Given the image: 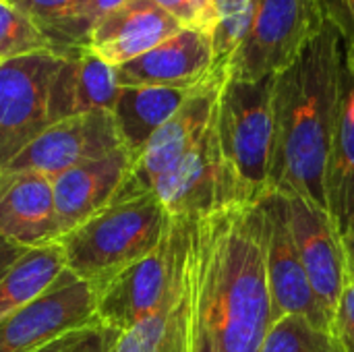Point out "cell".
Returning a JSON list of instances; mask_svg holds the SVG:
<instances>
[{
  "instance_id": "obj_1",
  "label": "cell",
  "mask_w": 354,
  "mask_h": 352,
  "mask_svg": "<svg viewBox=\"0 0 354 352\" xmlns=\"http://www.w3.org/2000/svg\"><path fill=\"white\" fill-rule=\"evenodd\" d=\"M263 201L189 222L191 352H261L274 328Z\"/></svg>"
},
{
  "instance_id": "obj_2",
  "label": "cell",
  "mask_w": 354,
  "mask_h": 352,
  "mask_svg": "<svg viewBox=\"0 0 354 352\" xmlns=\"http://www.w3.org/2000/svg\"><path fill=\"white\" fill-rule=\"evenodd\" d=\"M344 64L346 31L336 15H330L274 83L272 191L307 197L326 210Z\"/></svg>"
},
{
  "instance_id": "obj_3",
  "label": "cell",
  "mask_w": 354,
  "mask_h": 352,
  "mask_svg": "<svg viewBox=\"0 0 354 352\" xmlns=\"http://www.w3.org/2000/svg\"><path fill=\"white\" fill-rule=\"evenodd\" d=\"M172 216L153 193H120L58 243L71 274L95 288L153 253Z\"/></svg>"
},
{
  "instance_id": "obj_4",
  "label": "cell",
  "mask_w": 354,
  "mask_h": 352,
  "mask_svg": "<svg viewBox=\"0 0 354 352\" xmlns=\"http://www.w3.org/2000/svg\"><path fill=\"white\" fill-rule=\"evenodd\" d=\"M274 83L276 75L259 81L226 79L216 112L220 149L253 201L272 193Z\"/></svg>"
},
{
  "instance_id": "obj_5",
  "label": "cell",
  "mask_w": 354,
  "mask_h": 352,
  "mask_svg": "<svg viewBox=\"0 0 354 352\" xmlns=\"http://www.w3.org/2000/svg\"><path fill=\"white\" fill-rule=\"evenodd\" d=\"M189 222V218H172L166 239L153 253L95 288L97 319L106 330L116 336L133 330L183 288Z\"/></svg>"
},
{
  "instance_id": "obj_6",
  "label": "cell",
  "mask_w": 354,
  "mask_h": 352,
  "mask_svg": "<svg viewBox=\"0 0 354 352\" xmlns=\"http://www.w3.org/2000/svg\"><path fill=\"white\" fill-rule=\"evenodd\" d=\"M326 0H257L255 21L228 62V79L259 81L284 71L322 31Z\"/></svg>"
},
{
  "instance_id": "obj_7",
  "label": "cell",
  "mask_w": 354,
  "mask_h": 352,
  "mask_svg": "<svg viewBox=\"0 0 354 352\" xmlns=\"http://www.w3.org/2000/svg\"><path fill=\"white\" fill-rule=\"evenodd\" d=\"M151 193L172 218L189 220L232 205L259 203L251 199L249 191L226 162L218 143L216 120L205 137L172 170L158 178Z\"/></svg>"
},
{
  "instance_id": "obj_8",
  "label": "cell",
  "mask_w": 354,
  "mask_h": 352,
  "mask_svg": "<svg viewBox=\"0 0 354 352\" xmlns=\"http://www.w3.org/2000/svg\"><path fill=\"white\" fill-rule=\"evenodd\" d=\"M97 326L93 286L64 270L39 297L0 322V352H37Z\"/></svg>"
},
{
  "instance_id": "obj_9",
  "label": "cell",
  "mask_w": 354,
  "mask_h": 352,
  "mask_svg": "<svg viewBox=\"0 0 354 352\" xmlns=\"http://www.w3.org/2000/svg\"><path fill=\"white\" fill-rule=\"evenodd\" d=\"M62 56L39 52L0 62V172L48 127V93Z\"/></svg>"
},
{
  "instance_id": "obj_10",
  "label": "cell",
  "mask_w": 354,
  "mask_h": 352,
  "mask_svg": "<svg viewBox=\"0 0 354 352\" xmlns=\"http://www.w3.org/2000/svg\"><path fill=\"white\" fill-rule=\"evenodd\" d=\"M226 79L228 71L220 64L207 81L193 89L178 112L153 133L141 154L133 160L120 193H151L158 178L172 170L205 137L216 120L218 102Z\"/></svg>"
},
{
  "instance_id": "obj_11",
  "label": "cell",
  "mask_w": 354,
  "mask_h": 352,
  "mask_svg": "<svg viewBox=\"0 0 354 352\" xmlns=\"http://www.w3.org/2000/svg\"><path fill=\"white\" fill-rule=\"evenodd\" d=\"M118 149L124 147L112 112L81 114L52 122L0 172V178L27 172L56 178L71 168L106 158Z\"/></svg>"
},
{
  "instance_id": "obj_12",
  "label": "cell",
  "mask_w": 354,
  "mask_h": 352,
  "mask_svg": "<svg viewBox=\"0 0 354 352\" xmlns=\"http://www.w3.org/2000/svg\"><path fill=\"white\" fill-rule=\"evenodd\" d=\"M268 214V284L272 297L274 324L284 317H303L311 326L330 332V319L326 317L309 276L299 257L286 210V197L272 191L261 199Z\"/></svg>"
},
{
  "instance_id": "obj_13",
  "label": "cell",
  "mask_w": 354,
  "mask_h": 352,
  "mask_svg": "<svg viewBox=\"0 0 354 352\" xmlns=\"http://www.w3.org/2000/svg\"><path fill=\"white\" fill-rule=\"evenodd\" d=\"M284 197L299 257L332 330V317L348 280L342 234L326 207L301 195Z\"/></svg>"
},
{
  "instance_id": "obj_14",
  "label": "cell",
  "mask_w": 354,
  "mask_h": 352,
  "mask_svg": "<svg viewBox=\"0 0 354 352\" xmlns=\"http://www.w3.org/2000/svg\"><path fill=\"white\" fill-rule=\"evenodd\" d=\"M218 66L214 37L207 31L183 27L139 58L116 66V79L120 87L193 89Z\"/></svg>"
},
{
  "instance_id": "obj_15",
  "label": "cell",
  "mask_w": 354,
  "mask_h": 352,
  "mask_svg": "<svg viewBox=\"0 0 354 352\" xmlns=\"http://www.w3.org/2000/svg\"><path fill=\"white\" fill-rule=\"evenodd\" d=\"M131 166V154L127 149H118L106 158L81 164L52 178L58 241L118 195Z\"/></svg>"
},
{
  "instance_id": "obj_16",
  "label": "cell",
  "mask_w": 354,
  "mask_h": 352,
  "mask_svg": "<svg viewBox=\"0 0 354 352\" xmlns=\"http://www.w3.org/2000/svg\"><path fill=\"white\" fill-rule=\"evenodd\" d=\"M180 29L183 25L153 0H127L95 23L89 50L116 68L160 46Z\"/></svg>"
},
{
  "instance_id": "obj_17",
  "label": "cell",
  "mask_w": 354,
  "mask_h": 352,
  "mask_svg": "<svg viewBox=\"0 0 354 352\" xmlns=\"http://www.w3.org/2000/svg\"><path fill=\"white\" fill-rule=\"evenodd\" d=\"M0 241L17 249L58 243L52 178L35 172L0 178Z\"/></svg>"
},
{
  "instance_id": "obj_18",
  "label": "cell",
  "mask_w": 354,
  "mask_h": 352,
  "mask_svg": "<svg viewBox=\"0 0 354 352\" xmlns=\"http://www.w3.org/2000/svg\"><path fill=\"white\" fill-rule=\"evenodd\" d=\"M120 93L116 68L89 48L66 56L48 93V118L60 122L91 112H112Z\"/></svg>"
},
{
  "instance_id": "obj_19",
  "label": "cell",
  "mask_w": 354,
  "mask_h": 352,
  "mask_svg": "<svg viewBox=\"0 0 354 352\" xmlns=\"http://www.w3.org/2000/svg\"><path fill=\"white\" fill-rule=\"evenodd\" d=\"M193 89L120 87L118 100L112 108V118L120 143L133 160L141 154L153 133L178 112Z\"/></svg>"
},
{
  "instance_id": "obj_20",
  "label": "cell",
  "mask_w": 354,
  "mask_h": 352,
  "mask_svg": "<svg viewBox=\"0 0 354 352\" xmlns=\"http://www.w3.org/2000/svg\"><path fill=\"white\" fill-rule=\"evenodd\" d=\"M328 212L340 234L354 222V66L346 56L342 102L328 164Z\"/></svg>"
},
{
  "instance_id": "obj_21",
  "label": "cell",
  "mask_w": 354,
  "mask_h": 352,
  "mask_svg": "<svg viewBox=\"0 0 354 352\" xmlns=\"http://www.w3.org/2000/svg\"><path fill=\"white\" fill-rule=\"evenodd\" d=\"M64 270L60 243L23 249L0 274V322L39 297Z\"/></svg>"
},
{
  "instance_id": "obj_22",
  "label": "cell",
  "mask_w": 354,
  "mask_h": 352,
  "mask_svg": "<svg viewBox=\"0 0 354 352\" xmlns=\"http://www.w3.org/2000/svg\"><path fill=\"white\" fill-rule=\"evenodd\" d=\"M108 352H191L187 280L153 315L116 336Z\"/></svg>"
},
{
  "instance_id": "obj_23",
  "label": "cell",
  "mask_w": 354,
  "mask_h": 352,
  "mask_svg": "<svg viewBox=\"0 0 354 352\" xmlns=\"http://www.w3.org/2000/svg\"><path fill=\"white\" fill-rule=\"evenodd\" d=\"M127 0H73L62 23L50 35L54 54L66 58L89 48V35L95 23Z\"/></svg>"
},
{
  "instance_id": "obj_24",
  "label": "cell",
  "mask_w": 354,
  "mask_h": 352,
  "mask_svg": "<svg viewBox=\"0 0 354 352\" xmlns=\"http://www.w3.org/2000/svg\"><path fill=\"white\" fill-rule=\"evenodd\" d=\"M212 8L216 15V62L228 66L251 31L257 12V0H212Z\"/></svg>"
},
{
  "instance_id": "obj_25",
  "label": "cell",
  "mask_w": 354,
  "mask_h": 352,
  "mask_svg": "<svg viewBox=\"0 0 354 352\" xmlns=\"http://www.w3.org/2000/svg\"><path fill=\"white\" fill-rule=\"evenodd\" d=\"M39 52H54L50 39L19 6L0 2V62Z\"/></svg>"
},
{
  "instance_id": "obj_26",
  "label": "cell",
  "mask_w": 354,
  "mask_h": 352,
  "mask_svg": "<svg viewBox=\"0 0 354 352\" xmlns=\"http://www.w3.org/2000/svg\"><path fill=\"white\" fill-rule=\"evenodd\" d=\"M261 352H344L332 332L319 330L303 317H284L270 330Z\"/></svg>"
},
{
  "instance_id": "obj_27",
  "label": "cell",
  "mask_w": 354,
  "mask_h": 352,
  "mask_svg": "<svg viewBox=\"0 0 354 352\" xmlns=\"http://www.w3.org/2000/svg\"><path fill=\"white\" fill-rule=\"evenodd\" d=\"M114 338H116L114 332L106 330L104 326H97V328L73 332L37 352H104L112 346Z\"/></svg>"
},
{
  "instance_id": "obj_28",
  "label": "cell",
  "mask_w": 354,
  "mask_h": 352,
  "mask_svg": "<svg viewBox=\"0 0 354 352\" xmlns=\"http://www.w3.org/2000/svg\"><path fill=\"white\" fill-rule=\"evenodd\" d=\"M73 0H12L25 15L33 19V23L41 29V33L50 39L54 29L62 23Z\"/></svg>"
},
{
  "instance_id": "obj_29",
  "label": "cell",
  "mask_w": 354,
  "mask_h": 352,
  "mask_svg": "<svg viewBox=\"0 0 354 352\" xmlns=\"http://www.w3.org/2000/svg\"><path fill=\"white\" fill-rule=\"evenodd\" d=\"M332 336L344 352H354V280L348 278L332 317Z\"/></svg>"
},
{
  "instance_id": "obj_30",
  "label": "cell",
  "mask_w": 354,
  "mask_h": 352,
  "mask_svg": "<svg viewBox=\"0 0 354 352\" xmlns=\"http://www.w3.org/2000/svg\"><path fill=\"white\" fill-rule=\"evenodd\" d=\"M153 2L162 6L172 19H176L183 27L201 29L214 37V27L197 0H153Z\"/></svg>"
},
{
  "instance_id": "obj_31",
  "label": "cell",
  "mask_w": 354,
  "mask_h": 352,
  "mask_svg": "<svg viewBox=\"0 0 354 352\" xmlns=\"http://www.w3.org/2000/svg\"><path fill=\"white\" fill-rule=\"evenodd\" d=\"M342 245H344V257H346V272H348V278L354 280V222L342 232Z\"/></svg>"
},
{
  "instance_id": "obj_32",
  "label": "cell",
  "mask_w": 354,
  "mask_h": 352,
  "mask_svg": "<svg viewBox=\"0 0 354 352\" xmlns=\"http://www.w3.org/2000/svg\"><path fill=\"white\" fill-rule=\"evenodd\" d=\"M338 2L346 15V25H344L346 37H348V41L354 44V0H338Z\"/></svg>"
},
{
  "instance_id": "obj_33",
  "label": "cell",
  "mask_w": 354,
  "mask_h": 352,
  "mask_svg": "<svg viewBox=\"0 0 354 352\" xmlns=\"http://www.w3.org/2000/svg\"><path fill=\"white\" fill-rule=\"evenodd\" d=\"M197 2H199V4H201V8L205 10L207 19H209V23H212L214 31H216V15H214V8H212V0H197Z\"/></svg>"
},
{
  "instance_id": "obj_34",
  "label": "cell",
  "mask_w": 354,
  "mask_h": 352,
  "mask_svg": "<svg viewBox=\"0 0 354 352\" xmlns=\"http://www.w3.org/2000/svg\"><path fill=\"white\" fill-rule=\"evenodd\" d=\"M346 56H348L351 64L354 66V44L353 41H348V37H346Z\"/></svg>"
},
{
  "instance_id": "obj_35",
  "label": "cell",
  "mask_w": 354,
  "mask_h": 352,
  "mask_svg": "<svg viewBox=\"0 0 354 352\" xmlns=\"http://www.w3.org/2000/svg\"><path fill=\"white\" fill-rule=\"evenodd\" d=\"M0 2H12V0H0Z\"/></svg>"
},
{
  "instance_id": "obj_36",
  "label": "cell",
  "mask_w": 354,
  "mask_h": 352,
  "mask_svg": "<svg viewBox=\"0 0 354 352\" xmlns=\"http://www.w3.org/2000/svg\"><path fill=\"white\" fill-rule=\"evenodd\" d=\"M108 351H110V349H108ZM108 351H104V352H108Z\"/></svg>"
}]
</instances>
